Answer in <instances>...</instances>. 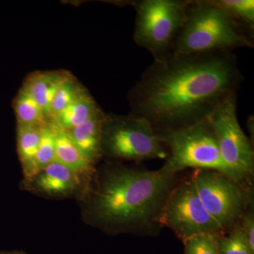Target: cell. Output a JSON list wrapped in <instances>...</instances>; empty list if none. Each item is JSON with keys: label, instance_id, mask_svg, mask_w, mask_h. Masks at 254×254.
<instances>
[{"label": "cell", "instance_id": "obj_1", "mask_svg": "<svg viewBox=\"0 0 254 254\" xmlns=\"http://www.w3.org/2000/svg\"><path fill=\"white\" fill-rule=\"evenodd\" d=\"M232 52L170 55L153 60L128 91L130 113L157 133L206 121L243 83Z\"/></svg>", "mask_w": 254, "mask_h": 254}, {"label": "cell", "instance_id": "obj_2", "mask_svg": "<svg viewBox=\"0 0 254 254\" xmlns=\"http://www.w3.org/2000/svg\"><path fill=\"white\" fill-rule=\"evenodd\" d=\"M176 176L160 170L106 165L84 196L87 220L110 235L155 236L162 228L159 214L177 185Z\"/></svg>", "mask_w": 254, "mask_h": 254}, {"label": "cell", "instance_id": "obj_3", "mask_svg": "<svg viewBox=\"0 0 254 254\" xmlns=\"http://www.w3.org/2000/svg\"><path fill=\"white\" fill-rule=\"evenodd\" d=\"M254 33L216 0H190L185 20L170 55L232 52L254 48Z\"/></svg>", "mask_w": 254, "mask_h": 254}, {"label": "cell", "instance_id": "obj_4", "mask_svg": "<svg viewBox=\"0 0 254 254\" xmlns=\"http://www.w3.org/2000/svg\"><path fill=\"white\" fill-rule=\"evenodd\" d=\"M157 133L170 150L166 163L160 169L162 173L177 175L187 169L193 168L218 172L238 182L247 181L222 160L208 120L181 129Z\"/></svg>", "mask_w": 254, "mask_h": 254}, {"label": "cell", "instance_id": "obj_5", "mask_svg": "<svg viewBox=\"0 0 254 254\" xmlns=\"http://www.w3.org/2000/svg\"><path fill=\"white\" fill-rule=\"evenodd\" d=\"M101 146L103 158L112 160L141 162L169 156L151 124L131 114H105Z\"/></svg>", "mask_w": 254, "mask_h": 254}, {"label": "cell", "instance_id": "obj_6", "mask_svg": "<svg viewBox=\"0 0 254 254\" xmlns=\"http://www.w3.org/2000/svg\"><path fill=\"white\" fill-rule=\"evenodd\" d=\"M190 0L131 1L136 12L133 41L153 55L154 60L171 54L181 31Z\"/></svg>", "mask_w": 254, "mask_h": 254}, {"label": "cell", "instance_id": "obj_7", "mask_svg": "<svg viewBox=\"0 0 254 254\" xmlns=\"http://www.w3.org/2000/svg\"><path fill=\"white\" fill-rule=\"evenodd\" d=\"M190 178L205 208L225 233L240 225L252 205V195L245 182L207 170H195Z\"/></svg>", "mask_w": 254, "mask_h": 254}, {"label": "cell", "instance_id": "obj_8", "mask_svg": "<svg viewBox=\"0 0 254 254\" xmlns=\"http://www.w3.org/2000/svg\"><path fill=\"white\" fill-rule=\"evenodd\" d=\"M158 222L160 227L170 228L182 242L202 234H226L205 208L190 177L174 187Z\"/></svg>", "mask_w": 254, "mask_h": 254}, {"label": "cell", "instance_id": "obj_9", "mask_svg": "<svg viewBox=\"0 0 254 254\" xmlns=\"http://www.w3.org/2000/svg\"><path fill=\"white\" fill-rule=\"evenodd\" d=\"M208 121L222 160L229 168L247 180L254 173V154L252 143L237 119V95L224 102Z\"/></svg>", "mask_w": 254, "mask_h": 254}, {"label": "cell", "instance_id": "obj_10", "mask_svg": "<svg viewBox=\"0 0 254 254\" xmlns=\"http://www.w3.org/2000/svg\"><path fill=\"white\" fill-rule=\"evenodd\" d=\"M81 175L55 160L28 178L23 179V190L51 198H65L76 195L84 197L91 186Z\"/></svg>", "mask_w": 254, "mask_h": 254}, {"label": "cell", "instance_id": "obj_11", "mask_svg": "<svg viewBox=\"0 0 254 254\" xmlns=\"http://www.w3.org/2000/svg\"><path fill=\"white\" fill-rule=\"evenodd\" d=\"M70 74L65 70L35 71L26 78L21 88L41 106L49 120L50 107L57 91Z\"/></svg>", "mask_w": 254, "mask_h": 254}, {"label": "cell", "instance_id": "obj_12", "mask_svg": "<svg viewBox=\"0 0 254 254\" xmlns=\"http://www.w3.org/2000/svg\"><path fill=\"white\" fill-rule=\"evenodd\" d=\"M105 115L100 109L85 123L66 131L83 156L95 166L103 158L102 128Z\"/></svg>", "mask_w": 254, "mask_h": 254}, {"label": "cell", "instance_id": "obj_13", "mask_svg": "<svg viewBox=\"0 0 254 254\" xmlns=\"http://www.w3.org/2000/svg\"><path fill=\"white\" fill-rule=\"evenodd\" d=\"M51 124L55 132V160L91 183L95 173V165L83 156L67 132Z\"/></svg>", "mask_w": 254, "mask_h": 254}, {"label": "cell", "instance_id": "obj_14", "mask_svg": "<svg viewBox=\"0 0 254 254\" xmlns=\"http://www.w3.org/2000/svg\"><path fill=\"white\" fill-rule=\"evenodd\" d=\"M42 127L17 125V153L24 178L36 173V158L41 141Z\"/></svg>", "mask_w": 254, "mask_h": 254}, {"label": "cell", "instance_id": "obj_15", "mask_svg": "<svg viewBox=\"0 0 254 254\" xmlns=\"http://www.w3.org/2000/svg\"><path fill=\"white\" fill-rule=\"evenodd\" d=\"M100 110L93 97L88 93L68 105L50 121L61 129L68 131L89 120Z\"/></svg>", "mask_w": 254, "mask_h": 254}, {"label": "cell", "instance_id": "obj_16", "mask_svg": "<svg viewBox=\"0 0 254 254\" xmlns=\"http://www.w3.org/2000/svg\"><path fill=\"white\" fill-rule=\"evenodd\" d=\"M12 107L17 125L42 127L50 121L41 106L21 88L13 100Z\"/></svg>", "mask_w": 254, "mask_h": 254}, {"label": "cell", "instance_id": "obj_17", "mask_svg": "<svg viewBox=\"0 0 254 254\" xmlns=\"http://www.w3.org/2000/svg\"><path fill=\"white\" fill-rule=\"evenodd\" d=\"M88 93V90L71 73L57 91L50 107L49 120Z\"/></svg>", "mask_w": 254, "mask_h": 254}, {"label": "cell", "instance_id": "obj_18", "mask_svg": "<svg viewBox=\"0 0 254 254\" xmlns=\"http://www.w3.org/2000/svg\"><path fill=\"white\" fill-rule=\"evenodd\" d=\"M232 17L252 33L254 31L253 0H216Z\"/></svg>", "mask_w": 254, "mask_h": 254}, {"label": "cell", "instance_id": "obj_19", "mask_svg": "<svg viewBox=\"0 0 254 254\" xmlns=\"http://www.w3.org/2000/svg\"><path fill=\"white\" fill-rule=\"evenodd\" d=\"M55 160V132L50 121L42 127L41 138L36 158V173Z\"/></svg>", "mask_w": 254, "mask_h": 254}, {"label": "cell", "instance_id": "obj_20", "mask_svg": "<svg viewBox=\"0 0 254 254\" xmlns=\"http://www.w3.org/2000/svg\"><path fill=\"white\" fill-rule=\"evenodd\" d=\"M218 250L219 254H254L239 225L227 232V235L219 237Z\"/></svg>", "mask_w": 254, "mask_h": 254}, {"label": "cell", "instance_id": "obj_21", "mask_svg": "<svg viewBox=\"0 0 254 254\" xmlns=\"http://www.w3.org/2000/svg\"><path fill=\"white\" fill-rule=\"evenodd\" d=\"M219 235L202 234L184 241V254H219Z\"/></svg>", "mask_w": 254, "mask_h": 254}, {"label": "cell", "instance_id": "obj_22", "mask_svg": "<svg viewBox=\"0 0 254 254\" xmlns=\"http://www.w3.org/2000/svg\"><path fill=\"white\" fill-rule=\"evenodd\" d=\"M239 227L251 250L254 252V213L252 205L242 217Z\"/></svg>", "mask_w": 254, "mask_h": 254}, {"label": "cell", "instance_id": "obj_23", "mask_svg": "<svg viewBox=\"0 0 254 254\" xmlns=\"http://www.w3.org/2000/svg\"><path fill=\"white\" fill-rule=\"evenodd\" d=\"M0 254H26L23 251H10V252H0Z\"/></svg>", "mask_w": 254, "mask_h": 254}]
</instances>
